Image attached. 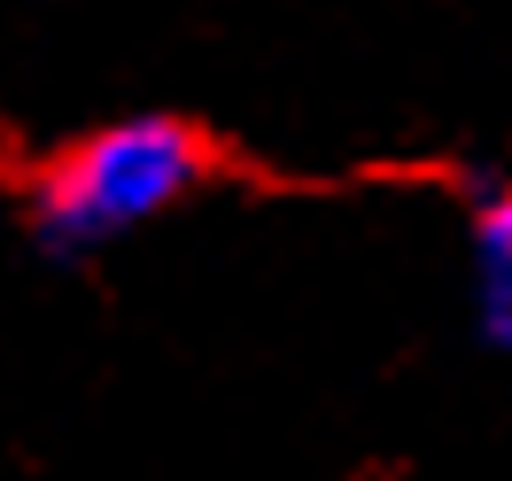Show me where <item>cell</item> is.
Wrapping results in <instances>:
<instances>
[{
	"label": "cell",
	"mask_w": 512,
	"mask_h": 481,
	"mask_svg": "<svg viewBox=\"0 0 512 481\" xmlns=\"http://www.w3.org/2000/svg\"><path fill=\"white\" fill-rule=\"evenodd\" d=\"M466 288H474L481 342L512 357V171L474 187V210H466Z\"/></svg>",
	"instance_id": "7a4b0ae2"
},
{
	"label": "cell",
	"mask_w": 512,
	"mask_h": 481,
	"mask_svg": "<svg viewBox=\"0 0 512 481\" xmlns=\"http://www.w3.org/2000/svg\"><path fill=\"white\" fill-rule=\"evenodd\" d=\"M202 179H210V140L171 109H132V117L78 132L39 171L24 194V218L55 264H86L171 218Z\"/></svg>",
	"instance_id": "6da1fadb"
}]
</instances>
